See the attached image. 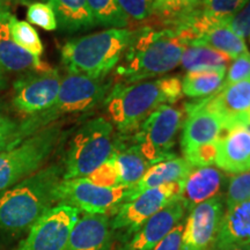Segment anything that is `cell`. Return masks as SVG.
<instances>
[{"label": "cell", "mask_w": 250, "mask_h": 250, "mask_svg": "<svg viewBox=\"0 0 250 250\" xmlns=\"http://www.w3.org/2000/svg\"><path fill=\"white\" fill-rule=\"evenodd\" d=\"M229 26L234 33L243 40L250 35V0L235 17H233Z\"/></svg>", "instance_id": "obj_36"}, {"label": "cell", "mask_w": 250, "mask_h": 250, "mask_svg": "<svg viewBox=\"0 0 250 250\" xmlns=\"http://www.w3.org/2000/svg\"><path fill=\"white\" fill-rule=\"evenodd\" d=\"M111 230L108 215L85 213L72 228L66 250H110Z\"/></svg>", "instance_id": "obj_18"}, {"label": "cell", "mask_w": 250, "mask_h": 250, "mask_svg": "<svg viewBox=\"0 0 250 250\" xmlns=\"http://www.w3.org/2000/svg\"><path fill=\"white\" fill-rule=\"evenodd\" d=\"M184 112L188 117L183 122L181 136V149L183 156L201 146L218 142L224 134L223 121L213 112L204 108L195 107L189 102L186 103Z\"/></svg>", "instance_id": "obj_15"}, {"label": "cell", "mask_w": 250, "mask_h": 250, "mask_svg": "<svg viewBox=\"0 0 250 250\" xmlns=\"http://www.w3.org/2000/svg\"><path fill=\"white\" fill-rule=\"evenodd\" d=\"M227 70L188 72L182 79V93L188 98L204 99L223 88Z\"/></svg>", "instance_id": "obj_25"}, {"label": "cell", "mask_w": 250, "mask_h": 250, "mask_svg": "<svg viewBox=\"0 0 250 250\" xmlns=\"http://www.w3.org/2000/svg\"><path fill=\"white\" fill-rule=\"evenodd\" d=\"M227 181L224 171L213 166L193 168L183 181L181 193L188 211L215 196H220L224 187H227Z\"/></svg>", "instance_id": "obj_19"}, {"label": "cell", "mask_w": 250, "mask_h": 250, "mask_svg": "<svg viewBox=\"0 0 250 250\" xmlns=\"http://www.w3.org/2000/svg\"><path fill=\"white\" fill-rule=\"evenodd\" d=\"M250 79V54L246 52L234 59L227 71V76L224 80L223 88L226 86L233 85V83H240V81Z\"/></svg>", "instance_id": "obj_35"}, {"label": "cell", "mask_w": 250, "mask_h": 250, "mask_svg": "<svg viewBox=\"0 0 250 250\" xmlns=\"http://www.w3.org/2000/svg\"><path fill=\"white\" fill-rule=\"evenodd\" d=\"M225 199L215 196L196 205L184 223L181 250H212L225 213Z\"/></svg>", "instance_id": "obj_13"}, {"label": "cell", "mask_w": 250, "mask_h": 250, "mask_svg": "<svg viewBox=\"0 0 250 250\" xmlns=\"http://www.w3.org/2000/svg\"><path fill=\"white\" fill-rule=\"evenodd\" d=\"M186 212L188 208L180 196L144 223L123 250H152L181 223Z\"/></svg>", "instance_id": "obj_16"}, {"label": "cell", "mask_w": 250, "mask_h": 250, "mask_svg": "<svg viewBox=\"0 0 250 250\" xmlns=\"http://www.w3.org/2000/svg\"><path fill=\"white\" fill-rule=\"evenodd\" d=\"M202 0H155L154 13L147 26L170 28L196 11ZM147 20V21H148Z\"/></svg>", "instance_id": "obj_27"}, {"label": "cell", "mask_w": 250, "mask_h": 250, "mask_svg": "<svg viewBox=\"0 0 250 250\" xmlns=\"http://www.w3.org/2000/svg\"><path fill=\"white\" fill-rule=\"evenodd\" d=\"M12 13L0 9V67L9 73H26L34 70H43L50 65L41 61L40 57L21 48L12 39L9 31V19Z\"/></svg>", "instance_id": "obj_20"}, {"label": "cell", "mask_w": 250, "mask_h": 250, "mask_svg": "<svg viewBox=\"0 0 250 250\" xmlns=\"http://www.w3.org/2000/svg\"><path fill=\"white\" fill-rule=\"evenodd\" d=\"M182 80L179 76L114 85L104 104L121 136H131L153 111L173 104L182 98Z\"/></svg>", "instance_id": "obj_2"}, {"label": "cell", "mask_w": 250, "mask_h": 250, "mask_svg": "<svg viewBox=\"0 0 250 250\" xmlns=\"http://www.w3.org/2000/svg\"><path fill=\"white\" fill-rule=\"evenodd\" d=\"M86 179L99 187L112 188L120 186V175H118L115 159L111 156L104 164L96 168L92 174H89Z\"/></svg>", "instance_id": "obj_33"}, {"label": "cell", "mask_w": 250, "mask_h": 250, "mask_svg": "<svg viewBox=\"0 0 250 250\" xmlns=\"http://www.w3.org/2000/svg\"><path fill=\"white\" fill-rule=\"evenodd\" d=\"M214 165L234 175L250 171V124L225 131L218 140Z\"/></svg>", "instance_id": "obj_17"}, {"label": "cell", "mask_w": 250, "mask_h": 250, "mask_svg": "<svg viewBox=\"0 0 250 250\" xmlns=\"http://www.w3.org/2000/svg\"><path fill=\"white\" fill-rule=\"evenodd\" d=\"M57 19L58 29L78 33L96 27L87 0H48Z\"/></svg>", "instance_id": "obj_24"}, {"label": "cell", "mask_w": 250, "mask_h": 250, "mask_svg": "<svg viewBox=\"0 0 250 250\" xmlns=\"http://www.w3.org/2000/svg\"><path fill=\"white\" fill-rule=\"evenodd\" d=\"M212 250H250V245L228 246V247H221V248H213Z\"/></svg>", "instance_id": "obj_41"}, {"label": "cell", "mask_w": 250, "mask_h": 250, "mask_svg": "<svg viewBox=\"0 0 250 250\" xmlns=\"http://www.w3.org/2000/svg\"><path fill=\"white\" fill-rule=\"evenodd\" d=\"M129 188L99 187L86 177L62 180L56 189V203L70 205L86 214H104L116 211L123 204Z\"/></svg>", "instance_id": "obj_9"}, {"label": "cell", "mask_w": 250, "mask_h": 250, "mask_svg": "<svg viewBox=\"0 0 250 250\" xmlns=\"http://www.w3.org/2000/svg\"><path fill=\"white\" fill-rule=\"evenodd\" d=\"M80 212L70 205L57 204L29 228L26 239L15 250H66L68 237Z\"/></svg>", "instance_id": "obj_11"}, {"label": "cell", "mask_w": 250, "mask_h": 250, "mask_svg": "<svg viewBox=\"0 0 250 250\" xmlns=\"http://www.w3.org/2000/svg\"><path fill=\"white\" fill-rule=\"evenodd\" d=\"M131 36V29L109 28L100 33L68 40L61 50L62 66L67 73L105 79L120 62Z\"/></svg>", "instance_id": "obj_4"}, {"label": "cell", "mask_w": 250, "mask_h": 250, "mask_svg": "<svg viewBox=\"0 0 250 250\" xmlns=\"http://www.w3.org/2000/svg\"><path fill=\"white\" fill-rule=\"evenodd\" d=\"M62 166L51 165L0 192V229L18 234L28 229L56 203Z\"/></svg>", "instance_id": "obj_3"}, {"label": "cell", "mask_w": 250, "mask_h": 250, "mask_svg": "<svg viewBox=\"0 0 250 250\" xmlns=\"http://www.w3.org/2000/svg\"><path fill=\"white\" fill-rule=\"evenodd\" d=\"M229 62L227 55L202 45H188L181 58V65L188 72L227 70Z\"/></svg>", "instance_id": "obj_26"}, {"label": "cell", "mask_w": 250, "mask_h": 250, "mask_svg": "<svg viewBox=\"0 0 250 250\" xmlns=\"http://www.w3.org/2000/svg\"><path fill=\"white\" fill-rule=\"evenodd\" d=\"M187 44L173 28L145 26L132 30L130 43L117 64L118 83L151 80L181 64Z\"/></svg>", "instance_id": "obj_1"}, {"label": "cell", "mask_w": 250, "mask_h": 250, "mask_svg": "<svg viewBox=\"0 0 250 250\" xmlns=\"http://www.w3.org/2000/svg\"><path fill=\"white\" fill-rule=\"evenodd\" d=\"M184 223H179L152 250H181Z\"/></svg>", "instance_id": "obj_37"}, {"label": "cell", "mask_w": 250, "mask_h": 250, "mask_svg": "<svg viewBox=\"0 0 250 250\" xmlns=\"http://www.w3.org/2000/svg\"><path fill=\"white\" fill-rule=\"evenodd\" d=\"M9 31H11L12 39L18 45L30 52L31 55L41 57L44 51L41 37L37 30L27 21L18 20L17 18L12 14L9 19Z\"/></svg>", "instance_id": "obj_29"}, {"label": "cell", "mask_w": 250, "mask_h": 250, "mask_svg": "<svg viewBox=\"0 0 250 250\" xmlns=\"http://www.w3.org/2000/svg\"><path fill=\"white\" fill-rule=\"evenodd\" d=\"M120 7L137 22H145L154 13L155 0H117Z\"/></svg>", "instance_id": "obj_34"}, {"label": "cell", "mask_w": 250, "mask_h": 250, "mask_svg": "<svg viewBox=\"0 0 250 250\" xmlns=\"http://www.w3.org/2000/svg\"><path fill=\"white\" fill-rule=\"evenodd\" d=\"M18 130V124L11 118L6 116L4 112L0 110V132L1 133H14Z\"/></svg>", "instance_id": "obj_39"}, {"label": "cell", "mask_w": 250, "mask_h": 250, "mask_svg": "<svg viewBox=\"0 0 250 250\" xmlns=\"http://www.w3.org/2000/svg\"><path fill=\"white\" fill-rule=\"evenodd\" d=\"M27 20L30 24H35L44 30L52 31L58 29L55 12L48 2L31 1L28 4Z\"/></svg>", "instance_id": "obj_31"}, {"label": "cell", "mask_w": 250, "mask_h": 250, "mask_svg": "<svg viewBox=\"0 0 250 250\" xmlns=\"http://www.w3.org/2000/svg\"><path fill=\"white\" fill-rule=\"evenodd\" d=\"M112 158L116 162L120 186L132 187L142 179L151 164L142 155L139 148L131 140V136L115 137V151Z\"/></svg>", "instance_id": "obj_23"}, {"label": "cell", "mask_w": 250, "mask_h": 250, "mask_svg": "<svg viewBox=\"0 0 250 250\" xmlns=\"http://www.w3.org/2000/svg\"><path fill=\"white\" fill-rule=\"evenodd\" d=\"M62 79L57 68L51 66L23 73L13 85L14 109L26 117L44 111L57 98Z\"/></svg>", "instance_id": "obj_10"}, {"label": "cell", "mask_w": 250, "mask_h": 250, "mask_svg": "<svg viewBox=\"0 0 250 250\" xmlns=\"http://www.w3.org/2000/svg\"><path fill=\"white\" fill-rule=\"evenodd\" d=\"M249 0H202L198 9L208 17L233 19Z\"/></svg>", "instance_id": "obj_30"}, {"label": "cell", "mask_w": 250, "mask_h": 250, "mask_svg": "<svg viewBox=\"0 0 250 250\" xmlns=\"http://www.w3.org/2000/svg\"><path fill=\"white\" fill-rule=\"evenodd\" d=\"M87 4L96 26L125 28L129 24V18L117 0H87Z\"/></svg>", "instance_id": "obj_28"}, {"label": "cell", "mask_w": 250, "mask_h": 250, "mask_svg": "<svg viewBox=\"0 0 250 250\" xmlns=\"http://www.w3.org/2000/svg\"><path fill=\"white\" fill-rule=\"evenodd\" d=\"M182 190L183 181L145 190L132 201L120 206L111 221V229L136 233L149 218L179 198Z\"/></svg>", "instance_id": "obj_12"}, {"label": "cell", "mask_w": 250, "mask_h": 250, "mask_svg": "<svg viewBox=\"0 0 250 250\" xmlns=\"http://www.w3.org/2000/svg\"><path fill=\"white\" fill-rule=\"evenodd\" d=\"M6 78H5V72L1 70V67H0V92H1L2 89H5L6 87Z\"/></svg>", "instance_id": "obj_42"}, {"label": "cell", "mask_w": 250, "mask_h": 250, "mask_svg": "<svg viewBox=\"0 0 250 250\" xmlns=\"http://www.w3.org/2000/svg\"><path fill=\"white\" fill-rule=\"evenodd\" d=\"M62 134V124L56 122L14 147L0 152V192L43 168Z\"/></svg>", "instance_id": "obj_7"}, {"label": "cell", "mask_w": 250, "mask_h": 250, "mask_svg": "<svg viewBox=\"0 0 250 250\" xmlns=\"http://www.w3.org/2000/svg\"><path fill=\"white\" fill-rule=\"evenodd\" d=\"M193 168L184 158H174L152 165L142 179L127 189L124 203L132 201L147 189L184 181Z\"/></svg>", "instance_id": "obj_21"}, {"label": "cell", "mask_w": 250, "mask_h": 250, "mask_svg": "<svg viewBox=\"0 0 250 250\" xmlns=\"http://www.w3.org/2000/svg\"><path fill=\"white\" fill-rule=\"evenodd\" d=\"M183 120V110L170 104L161 105L139 125L131 140L151 165L170 160L175 158L174 146Z\"/></svg>", "instance_id": "obj_8"}, {"label": "cell", "mask_w": 250, "mask_h": 250, "mask_svg": "<svg viewBox=\"0 0 250 250\" xmlns=\"http://www.w3.org/2000/svg\"><path fill=\"white\" fill-rule=\"evenodd\" d=\"M250 199V171L236 174L228 180L225 204L226 208Z\"/></svg>", "instance_id": "obj_32"}, {"label": "cell", "mask_w": 250, "mask_h": 250, "mask_svg": "<svg viewBox=\"0 0 250 250\" xmlns=\"http://www.w3.org/2000/svg\"><path fill=\"white\" fill-rule=\"evenodd\" d=\"M15 4H26V0H0V9L9 11V7Z\"/></svg>", "instance_id": "obj_40"}, {"label": "cell", "mask_w": 250, "mask_h": 250, "mask_svg": "<svg viewBox=\"0 0 250 250\" xmlns=\"http://www.w3.org/2000/svg\"><path fill=\"white\" fill-rule=\"evenodd\" d=\"M31 0H26V4H30Z\"/></svg>", "instance_id": "obj_43"}, {"label": "cell", "mask_w": 250, "mask_h": 250, "mask_svg": "<svg viewBox=\"0 0 250 250\" xmlns=\"http://www.w3.org/2000/svg\"><path fill=\"white\" fill-rule=\"evenodd\" d=\"M21 142L18 139L17 132L14 133H1L0 132V152L5 149L12 148L17 146Z\"/></svg>", "instance_id": "obj_38"}, {"label": "cell", "mask_w": 250, "mask_h": 250, "mask_svg": "<svg viewBox=\"0 0 250 250\" xmlns=\"http://www.w3.org/2000/svg\"><path fill=\"white\" fill-rule=\"evenodd\" d=\"M115 151L114 125L104 117L87 121L72 137L62 165V180L81 179L110 159Z\"/></svg>", "instance_id": "obj_6"}, {"label": "cell", "mask_w": 250, "mask_h": 250, "mask_svg": "<svg viewBox=\"0 0 250 250\" xmlns=\"http://www.w3.org/2000/svg\"><path fill=\"white\" fill-rule=\"evenodd\" d=\"M213 112L223 121L225 131L250 124V79L221 88L213 95L189 102Z\"/></svg>", "instance_id": "obj_14"}, {"label": "cell", "mask_w": 250, "mask_h": 250, "mask_svg": "<svg viewBox=\"0 0 250 250\" xmlns=\"http://www.w3.org/2000/svg\"><path fill=\"white\" fill-rule=\"evenodd\" d=\"M246 245H250V199L226 208L213 248Z\"/></svg>", "instance_id": "obj_22"}, {"label": "cell", "mask_w": 250, "mask_h": 250, "mask_svg": "<svg viewBox=\"0 0 250 250\" xmlns=\"http://www.w3.org/2000/svg\"><path fill=\"white\" fill-rule=\"evenodd\" d=\"M111 81L67 73L62 79L55 102L44 111L26 117L18 124L17 137L22 142L40 130L54 124L65 115L88 112L104 100L112 88Z\"/></svg>", "instance_id": "obj_5"}]
</instances>
